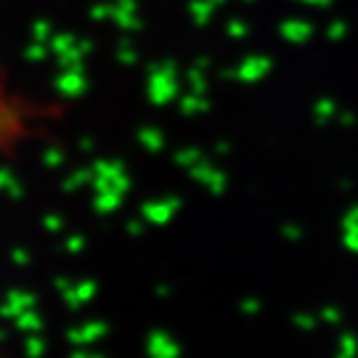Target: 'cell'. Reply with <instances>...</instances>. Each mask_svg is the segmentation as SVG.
<instances>
[{
    "label": "cell",
    "instance_id": "6da1fadb",
    "mask_svg": "<svg viewBox=\"0 0 358 358\" xmlns=\"http://www.w3.org/2000/svg\"><path fill=\"white\" fill-rule=\"evenodd\" d=\"M40 122L38 103L0 85V157L24 143Z\"/></svg>",
    "mask_w": 358,
    "mask_h": 358
}]
</instances>
